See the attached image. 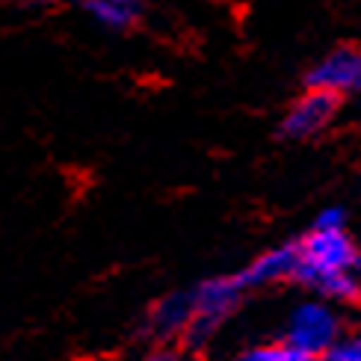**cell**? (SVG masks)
Masks as SVG:
<instances>
[{
    "label": "cell",
    "instance_id": "1",
    "mask_svg": "<svg viewBox=\"0 0 361 361\" xmlns=\"http://www.w3.org/2000/svg\"><path fill=\"white\" fill-rule=\"evenodd\" d=\"M358 255L353 240L341 231L314 228L302 243H299V267L296 279L308 288L320 290L332 299H353L361 293L358 288Z\"/></svg>",
    "mask_w": 361,
    "mask_h": 361
},
{
    "label": "cell",
    "instance_id": "2",
    "mask_svg": "<svg viewBox=\"0 0 361 361\" xmlns=\"http://www.w3.org/2000/svg\"><path fill=\"white\" fill-rule=\"evenodd\" d=\"M243 290H249V288L243 284V279H240V273L237 276H216V279H207L199 284V290L192 293V302H195L192 323L184 335L192 347L204 343L225 323V317H231V311L237 308Z\"/></svg>",
    "mask_w": 361,
    "mask_h": 361
},
{
    "label": "cell",
    "instance_id": "3",
    "mask_svg": "<svg viewBox=\"0 0 361 361\" xmlns=\"http://www.w3.org/2000/svg\"><path fill=\"white\" fill-rule=\"evenodd\" d=\"M308 89H323L332 95H353L361 92V48L341 44L332 54H326L317 66L305 74Z\"/></svg>",
    "mask_w": 361,
    "mask_h": 361
},
{
    "label": "cell",
    "instance_id": "4",
    "mask_svg": "<svg viewBox=\"0 0 361 361\" xmlns=\"http://www.w3.org/2000/svg\"><path fill=\"white\" fill-rule=\"evenodd\" d=\"M338 329H341V323L332 308H326L320 302H305L290 314L288 341L320 358L338 341Z\"/></svg>",
    "mask_w": 361,
    "mask_h": 361
},
{
    "label": "cell",
    "instance_id": "5",
    "mask_svg": "<svg viewBox=\"0 0 361 361\" xmlns=\"http://www.w3.org/2000/svg\"><path fill=\"white\" fill-rule=\"evenodd\" d=\"M338 113V95L323 92V89H308L302 98L293 101V107L281 118V133L290 140L317 137L329 128V122Z\"/></svg>",
    "mask_w": 361,
    "mask_h": 361
},
{
    "label": "cell",
    "instance_id": "6",
    "mask_svg": "<svg viewBox=\"0 0 361 361\" xmlns=\"http://www.w3.org/2000/svg\"><path fill=\"white\" fill-rule=\"evenodd\" d=\"M296 267H299V246H276L264 252L261 258H255L240 273V279H243L246 288H261V284L296 279Z\"/></svg>",
    "mask_w": 361,
    "mask_h": 361
},
{
    "label": "cell",
    "instance_id": "7",
    "mask_svg": "<svg viewBox=\"0 0 361 361\" xmlns=\"http://www.w3.org/2000/svg\"><path fill=\"white\" fill-rule=\"evenodd\" d=\"M192 293H166L157 299L152 314H148V326L157 338H175V335H187V329L192 323Z\"/></svg>",
    "mask_w": 361,
    "mask_h": 361
},
{
    "label": "cell",
    "instance_id": "8",
    "mask_svg": "<svg viewBox=\"0 0 361 361\" xmlns=\"http://www.w3.org/2000/svg\"><path fill=\"white\" fill-rule=\"evenodd\" d=\"M80 6L107 30H128L137 24L142 0H80Z\"/></svg>",
    "mask_w": 361,
    "mask_h": 361
},
{
    "label": "cell",
    "instance_id": "9",
    "mask_svg": "<svg viewBox=\"0 0 361 361\" xmlns=\"http://www.w3.org/2000/svg\"><path fill=\"white\" fill-rule=\"evenodd\" d=\"M237 361H317V355H311L308 350L284 341V343H267V347H252Z\"/></svg>",
    "mask_w": 361,
    "mask_h": 361
},
{
    "label": "cell",
    "instance_id": "10",
    "mask_svg": "<svg viewBox=\"0 0 361 361\" xmlns=\"http://www.w3.org/2000/svg\"><path fill=\"white\" fill-rule=\"evenodd\" d=\"M320 361H361V332L338 338L332 347L320 355Z\"/></svg>",
    "mask_w": 361,
    "mask_h": 361
},
{
    "label": "cell",
    "instance_id": "11",
    "mask_svg": "<svg viewBox=\"0 0 361 361\" xmlns=\"http://www.w3.org/2000/svg\"><path fill=\"white\" fill-rule=\"evenodd\" d=\"M343 219H347V214H343L341 207H326L323 214L317 216V222H314V228H323V231H341V228H343Z\"/></svg>",
    "mask_w": 361,
    "mask_h": 361
},
{
    "label": "cell",
    "instance_id": "12",
    "mask_svg": "<svg viewBox=\"0 0 361 361\" xmlns=\"http://www.w3.org/2000/svg\"><path fill=\"white\" fill-rule=\"evenodd\" d=\"M140 361H187V358H184V355H178V353H172V350H157V353L142 355Z\"/></svg>",
    "mask_w": 361,
    "mask_h": 361
},
{
    "label": "cell",
    "instance_id": "13",
    "mask_svg": "<svg viewBox=\"0 0 361 361\" xmlns=\"http://www.w3.org/2000/svg\"><path fill=\"white\" fill-rule=\"evenodd\" d=\"M355 276H358V288H361V261H358V267H355Z\"/></svg>",
    "mask_w": 361,
    "mask_h": 361
}]
</instances>
